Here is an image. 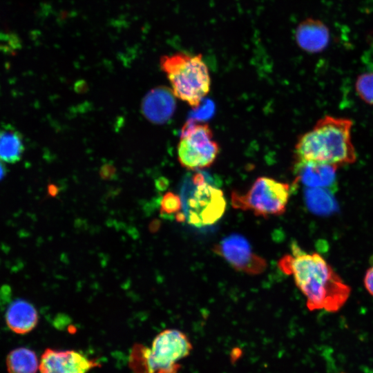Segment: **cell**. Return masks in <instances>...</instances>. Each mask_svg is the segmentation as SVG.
<instances>
[{"instance_id": "6da1fadb", "label": "cell", "mask_w": 373, "mask_h": 373, "mask_svg": "<svg viewBox=\"0 0 373 373\" xmlns=\"http://www.w3.org/2000/svg\"><path fill=\"white\" fill-rule=\"evenodd\" d=\"M278 265L283 273L292 276L310 311L336 312L350 296V287L324 258L304 251L296 243L291 245V254L284 255Z\"/></svg>"}, {"instance_id": "7a4b0ae2", "label": "cell", "mask_w": 373, "mask_h": 373, "mask_svg": "<svg viewBox=\"0 0 373 373\" xmlns=\"http://www.w3.org/2000/svg\"><path fill=\"white\" fill-rule=\"evenodd\" d=\"M351 119L326 115L298 139L296 163L316 162L336 167L353 164L356 153L352 142Z\"/></svg>"}, {"instance_id": "3957f363", "label": "cell", "mask_w": 373, "mask_h": 373, "mask_svg": "<svg viewBox=\"0 0 373 373\" xmlns=\"http://www.w3.org/2000/svg\"><path fill=\"white\" fill-rule=\"evenodd\" d=\"M192 348L184 332L167 329L155 336L150 348L135 344L130 366L134 373H178L180 361L189 355Z\"/></svg>"}, {"instance_id": "277c9868", "label": "cell", "mask_w": 373, "mask_h": 373, "mask_svg": "<svg viewBox=\"0 0 373 373\" xmlns=\"http://www.w3.org/2000/svg\"><path fill=\"white\" fill-rule=\"evenodd\" d=\"M160 65L174 95L193 108L198 107L211 87L209 69L202 55L178 52L163 56Z\"/></svg>"}, {"instance_id": "5b68a950", "label": "cell", "mask_w": 373, "mask_h": 373, "mask_svg": "<svg viewBox=\"0 0 373 373\" xmlns=\"http://www.w3.org/2000/svg\"><path fill=\"white\" fill-rule=\"evenodd\" d=\"M181 200L185 221L198 227L216 223L227 207L223 191L209 182L201 173H194L186 182Z\"/></svg>"}, {"instance_id": "8992f818", "label": "cell", "mask_w": 373, "mask_h": 373, "mask_svg": "<svg viewBox=\"0 0 373 373\" xmlns=\"http://www.w3.org/2000/svg\"><path fill=\"white\" fill-rule=\"evenodd\" d=\"M290 193L289 184L261 176L247 191H232L231 202L236 209L249 211L256 216L269 218L285 212Z\"/></svg>"}, {"instance_id": "52a82bcc", "label": "cell", "mask_w": 373, "mask_h": 373, "mask_svg": "<svg viewBox=\"0 0 373 373\" xmlns=\"http://www.w3.org/2000/svg\"><path fill=\"white\" fill-rule=\"evenodd\" d=\"M220 152L218 142L207 123L189 119L183 126L178 146L180 164L189 170L209 167Z\"/></svg>"}, {"instance_id": "ba28073f", "label": "cell", "mask_w": 373, "mask_h": 373, "mask_svg": "<svg viewBox=\"0 0 373 373\" xmlns=\"http://www.w3.org/2000/svg\"><path fill=\"white\" fill-rule=\"evenodd\" d=\"M213 251L237 271L258 275L267 267L265 258L256 254L247 239L238 233H231L215 245Z\"/></svg>"}, {"instance_id": "9c48e42d", "label": "cell", "mask_w": 373, "mask_h": 373, "mask_svg": "<svg viewBox=\"0 0 373 373\" xmlns=\"http://www.w3.org/2000/svg\"><path fill=\"white\" fill-rule=\"evenodd\" d=\"M99 365L77 351L47 348L41 356L39 370L40 373H88Z\"/></svg>"}, {"instance_id": "30bf717a", "label": "cell", "mask_w": 373, "mask_h": 373, "mask_svg": "<svg viewBox=\"0 0 373 373\" xmlns=\"http://www.w3.org/2000/svg\"><path fill=\"white\" fill-rule=\"evenodd\" d=\"M172 90L158 87L147 93L142 102V111L151 122L163 124L173 116L175 109V99Z\"/></svg>"}, {"instance_id": "8fae6325", "label": "cell", "mask_w": 373, "mask_h": 373, "mask_svg": "<svg viewBox=\"0 0 373 373\" xmlns=\"http://www.w3.org/2000/svg\"><path fill=\"white\" fill-rule=\"evenodd\" d=\"M338 167L325 163L306 162L295 164L296 181L306 188L329 189L336 181Z\"/></svg>"}, {"instance_id": "7c38bea8", "label": "cell", "mask_w": 373, "mask_h": 373, "mask_svg": "<svg viewBox=\"0 0 373 373\" xmlns=\"http://www.w3.org/2000/svg\"><path fill=\"white\" fill-rule=\"evenodd\" d=\"M295 38L302 50L316 53L327 46L329 41V31L327 26L321 21L308 18L297 26Z\"/></svg>"}, {"instance_id": "4fadbf2b", "label": "cell", "mask_w": 373, "mask_h": 373, "mask_svg": "<svg viewBox=\"0 0 373 373\" xmlns=\"http://www.w3.org/2000/svg\"><path fill=\"white\" fill-rule=\"evenodd\" d=\"M8 327L14 332L25 334L31 332L38 323V314L30 303L19 299L12 303L6 313Z\"/></svg>"}, {"instance_id": "5bb4252c", "label": "cell", "mask_w": 373, "mask_h": 373, "mask_svg": "<svg viewBox=\"0 0 373 373\" xmlns=\"http://www.w3.org/2000/svg\"><path fill=\"white\" fill-rule=\"evenodd\" d=\"M24 145L21 133L10 124L0 126V160L14 164L23 153Z\"/></svg>"}, {"instance_id": "9a60e30c", "label": "cell", "mask_w": 373, "mask_h": 373, "mask_svg": "<svg viewBox=\"0 0 373 373\" xmlns=\"http://www.w3.org/2000/svg\"><path fill=\"white\" fill-rule=\"evenodd\" d=\"M6 367L8 373H37L39 364L35 352L19 347L8 354Z\"/></svg>"}, {"instance_id": "2e32d148", "label": "cell", "mask_w": 373, "mask_h": 373, "mask_svg": "<svg viewBox=\"0 0 373 373\" xmlns=\"http://www.w3.org/2000/svg\"><path fill=\"white\" fill-rule=\"evenodd\" d=\"M305 200L308 209L317 215H327L335 209L334 201L327 189L307 188Z\"/></svg>"}, {"instance_id": "e0dca14e", "label": "cell", "mask_w": 373, "mask_h": 373, "mask_svg": "<svg viewBox=\"0 0 373 373\" xmlns=\"http://www.w3.org/2000/svg\"><path fill=\"white\" fill-rule=\"evenodd\" d=\"M355 89L361 100L373 105V71L361 74L356 79Z\"/></svg>"}, {"instance_id": "ac0fdd59", "label": "cell", "mask_w": 373, "mask_h": 373, "mask_svg": "<svg viewBox=\"0 0 373 373\" xmlns=\"http://www.w3.org/2000/svg\"><path fill=\"white\" fill-rule=\"evenodd\" d=\"M182 200L180 195L172 192L165 193L160 203V213L164 216H171L181 211Z\"/></svg>"}, {"instance_id": "d6986e66", "label": "cell", "mask_w": 373, "mask_h": 373, "mask_svg": "<svg viewBox=\"0 0 373 373\" xmlns=\"http://www.w3.org/2000/svg\"><path fill=\"white\" fill-rule=\"evenodd\" d=\"M213 113V105L212 104H209L207 102L202 107H200V110L193 113L192 115L193 117L191 119L198 120L200 119L199 122H202L203 119H206L211 116V115Z\"/></svg>"}, {"instance_id": "ffe728a7", "label": "cell", "mask_w": 373, "mask_h": 373, "mask_svg": "<svg viewBox=\"0 0 373 373\" xmlns=\"http://www.w3.org/2000/svg\"><path fill=\"white\" fill-rule=\"evenodd\" d=\"M363 281L366 290L373 296V265L366 271Z\"/></svg>"}, {"instance_id": "44dd1931", "label": "cell", "mask_w": 373, "mask_h": 373, "mask_svg": "<svg viewBox=\"0 0 373 373\" xmlns=\"http://www.w3.org/2000/svg\"><path fill=\"white\" fill-rule=\"evenodd\" d=\"M5 172H6L5 168L0 160V180L4 175Z\"/></svg>"}]
</instances>
